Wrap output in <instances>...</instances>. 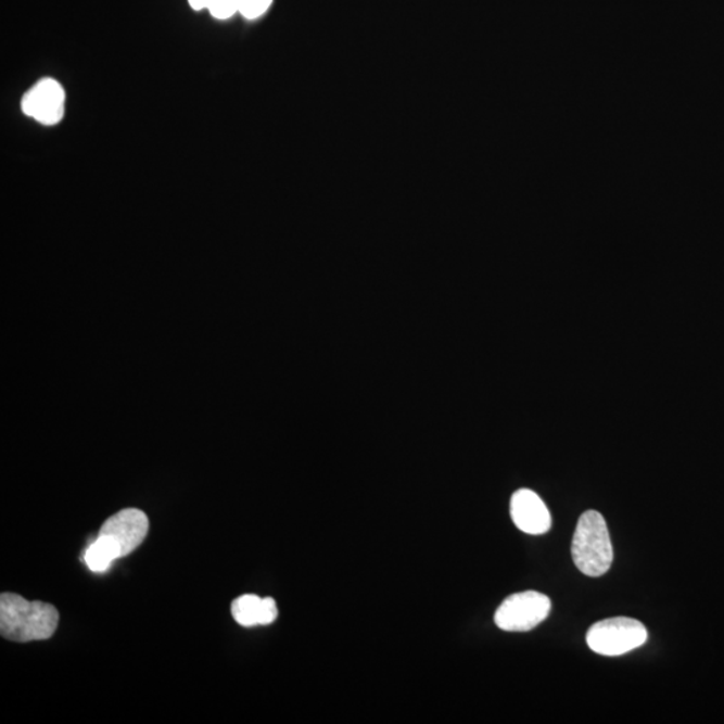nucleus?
Segmentation results:
<instances>
[{
  "mask_svg": "<svg viewBox=\"0 0 724 724\" xmlns=\"http://www.w3.org/2000/svg\"><path fill=\"white\" fill-rule=\"evenodd\" d=\"M512 522L523 533L541 535L549 532L551 516L538 494L529 488L518 490L510 501Z\"/></svg>",
  "mask_w": 724,
  "mask_h": 724,
  "instance_id": "0eeeda50",
  "label": "nucleus"
},
{
  "mask_svg": "<svg viewBox=\"0 0 724 724\" xmlns=\"http://www.w3.org/2000/svg\"><path fill=\"white\" fill-rule=\"evenodd\" d=\"M271 3L272 0H241V4H239V13H241L244 18L256 20L270 9Z\"/></svg>",
  "mask_w": 724,
  "mask_h": 724,
  "instance_id": "9d476101",
  "label": "nucleus"
},
{
  "mask_svg": "<svg viewBox=\"0 0 724 724\" xmlns=\"http://www.w3.org/2000/svg\"><path fill=\"white\" fill-rule=\"evenodd\" d=\"M551 609L550 598L543 593L528 590L507 597L495 612L498 628L506 632H528L547 619Z\"/></svg>",
  "mask_w": 724,
  "mask_h": 724,
  "instance_id": "39448f33",
  "label": "nucleus"
},
{
  "mask_svg": "<svg viewBox=\"0 0 724 724\" xmlns=\"http://www.w3.org/2000/svg\"><path fill=\"white\" fill-rule=\"evenodd\" d=\"M647 638V628L640 621L613 618L593 625L586 635V643L593 652L602 657H621L642 647Z\"/></svg>",
  "mask_w": 724,
  "mask_h": 724,
  "instance_id": "20e7f679",
  "label": "nucleus"
},
{
  "mask_svg": "<svg viewBox=\"0 0 724 724\" xmlns=\"http://www.w3.org/2000/svg\"><path fill=\"white\" fill-rule=\"evenodd\" d=\"M22 111L39 124H59L65 113L64 88L54 79H42L23 96Z\"/></svg>",
  "mask_w": 724,
  "mask_h": 724,
  "instance_id": "423d86ee",
  "label": "nucleus"
},
{
  "mask_svg": "<svg viewBox=\"0 0 724 724\" xmlns=\"http://www.w3.org/2000/svg\"><path fill=\"white\" fill-rule=\"evenodd\" d=\"M574 566L589 577H600L612 567L613 547L606 520L595 510L581 516L573 535Z\"/></svg>",
  "mask_w": 724,
  "mask_h": 724,
  "instance_id": "7ed1b4c3",
  "label": "nucleus"
},
{
  "mask_svg": "<svg viewBox=\"0 0 724 724\" xmlns=\"http://www.w3.org/2000/svg\"><path fill=\"white\" fill-rule=\"evenodd\" d=\"M148 530L150 521L144 511H118L102 524L99 537L85 551V562L91 572H106L113 561L129 556L144 543Z\"/></svg>",
  "mask_w": 724,
  "mask_h": 724,
  "instance_id": "f257e3e1",
  "label": "nucleus"
},
{
  "mask_svg": "<svg viewBox=\"0 0 724 724\" xmlns=\"http://www.w3.org/2000/svg\"><path fill=\"white\" fill-rule=\"evenodd\" d=\"M241 0H209L208 10L216 20H228L239 13Z\"/></svg>",
  "mask_w": 724,
  "mask_h": 724,
  "instance_id": "1a4fd4ad",
  "label": "nucleus"
},
{
  "mask_svg": "<svg viewBox=\"0 0 724 724\" xmlns=\"http://www.w3.org/2000/svg\"><path fill=\"white\" fill-rule=\"evenodd\" d=\"M193 10L201 11L208 9L209 0H188Z\"/></svg>",
  "mask_w": 724,
  "mask_h": 724,
  "instance_id": "9b49d317",
  "label": "nucleus"
},
{
  "mask_svg": "<svg viewBox=\"0 0 724 724\" xmlns=\"http://www.w3.org/2000/svg\"><path fill=\"white\" fill-rule=\"evenodd\" d=\"M231 613L239 625L251 628V626L272 624L278 618V608L271 597L244 595L232 602Z\"/></svg>",
  "mask_w": 724,
  "mask_h": 724,
  "instance_id": "6e6552de",
  "label": "nucleus"
},
{
  "mask_svg": "<svg viewBox=\"0 0 724 724\" xmlns=\"http://www.w3.org/2000/svg\"><path fill=\"white\" fill-rule=\"evenodd\" d=\"M59 623L60 613L51 604L27 601L15 593L0 596V635L10 642L48 640Z\"/></svg>",
  "mask_w": 724,
  "mask_h": 724,
  "instance_id": "f03ea898",
  "label": "nucleus"
}]
</instances>
